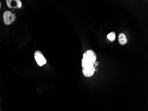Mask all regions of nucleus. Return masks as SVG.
Here are the masks:
<instances>
[{"label": "nucleus", "instance_id": "nucleus-7", "mask_svg": "<svg viewBox=\"0 0 148 111\" xmlns=\"http://www.w3.org/2000/svg\"><path fill=\"white\" fill-rule=\"evenodd\" d=\"M107 37L109 40L113 41H115V38H116V34L115 32H112L107 35Z\"/></svg>", "mask_w": 148, "mask_h": 111}, {"label": "nucleus", "instance_id": "nucleus-8", "mask_svg": "<svg viewBox=\"0 0 148 111\" xmlns=\"http://www.w3.org/2000/svg\"><path fill=\"white\" fill-rule=\"evenodd\" d=\"M99 63L98 61H95V63L94 64V66H95V67L96 66H97L99 65Z\"/></svg>", "mask_w": 148, "mask_h": 111}, {"label": "nucleus", "instance_id": "nucleus-4", "mask_svg": "<svg viewBox=\"0 0 148 111\" xmlns=\"http://www.w3.org/2000/svg\"><path fill=\"white\" fill-rule=\"evenodd\" d=\"M7 5L10 9H20L22 6L20 0H6Z\"/></svg>", "mask_w": 148, "mask_h": 111}, {"label": "nucleus", "instance_id": "nucleus-9", "mask_svg": "<svg viewBox=\"0 0 148 111\" xmlns=\"http://www.w3.org/2000/svg\"><path fill=\"white\" fill-rule=\"evenodd\" d=\"M98 68H95V72H97L98 71Z\"/></svg>", "mask_w": 148, "mask_h": 111}, {"label": "nucleus", "instance_id": "nucleus-6", "mask_svg": "<svg viewBox=\"0 0 148 111\" xmlns=\"http://www.w3.org/2000/svg\"><path fill=\"white\" fill-rule=\"evenodd\" d=\"M119 41L120 44L122 46L125 45L127 43L128 40L124 33H121L119 36Z\"/></svg>", "mask_w": 148, "mask_h": 111}, {"label": "nucleus", "instance_id": "nucleus-3", "mask_svg": "<svg viewBox=\"0 0 148 111\" xmlns=\"http://www.w3.org/2000/svg\"><path fill=\"white\" fill-rule=\"evenodd\" d=\"M34 57L38 65L42 66L46 64L47 60L42 52L40 51H36L34 54Z\"/></svg>", "mask_w": 148, "mask_h": 111}, {"label": "nucleus", "instance_id": "nucleus-2", "mask_svg": "<svg viewBox=\"0 0 148 111\" xmlns=\"http://www.w3.org/2000/svg\"><path fill=\"white\" fill-rule=\"evenodd\" d=\"M16 19V17L10 11H6L3 13V21L6 25L12 24Z\"/></svg>", "mask_w": 148, "mask_h": 111}, {"label": "nucleus", "instance_id": "nucleus-1", "mask_svg": "<svg viewBox=\"0 0 148 111\" xmlns=\"http://www.w3.org/2000/svg\"><path fill=\"white\" fill-rule=\"evenodd\" d=\"M97 56L96 53L92 50L86 51L84 55L82 60V66L83 68L87 67L94 65L96 61Z\"/></svg>", "mask_w": 148, "mask_h": 111}, {"label": "nucleus", "instance_id": "nucleus-10", "mask_svg": "<svg viewBox=\"0 0 148 111\" xmlns=\"http://www.w3.org/2000/svg\"><path fill=\"white\" fill-rule=\"evenodd\" d=\"M1 2L0 1V9H1Z\"/></svg>", "mask_w": 148, "mask_h": 111}, {"label": "nucleus", "instance_id": "nucleus-5", "mask_svg": "<svg viewBox=\"0 0 148 111\" xmlns=\"http://www.w3.org/2000/svg\"><path fill=\"white\" fill-rule=\"evenodd\" d=\"M95 72V67L94 65L87 67L83 68V73L86 77H92Z\"/></svg>", "mask_w": 148, "mask_h": 111}]
</instances>
